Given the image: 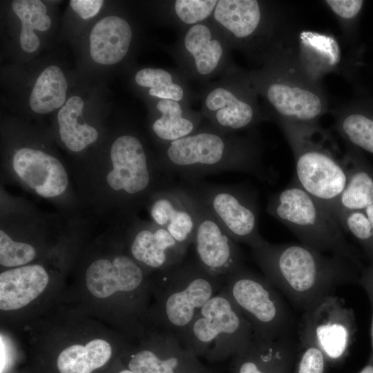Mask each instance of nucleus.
Listing matches in <instances>:
<instances>
[{
    "mask_svg": "<svg viewBox=\"0 0 373 373\" xmlns=\"http://www.w3.org/2000/svg\"><path fill=\"white\" fill-rule=\"evenodd\" d=\"M358 373H373V358Z\"/></svg>",
    "mask_w": 373,
    "mask_h": 373,
    "instance_id": "obj_41",
    "label": "nucleus"
},
{
    "mask_svg": "<svg viewBox=\"0 0 373 373\" xmlns=\"http://www.w3.org/2000/svg\"><path fill=\"white\" fill-rule=\"evenodd\" d=\"M236 354L237 373H293L296 347L290 336L267 341L254 333L249 343Z\"/></svg>",
    "mask_w": 373,
    "mask_h": 373,
    "instance_id": "obj_22",
    "label": "nucleus"
},
{
    "mask_svg": "<svg viewBox=\"0 0 373 373\" xmlns=\"http://www.w3.org/2000/svg\"><path fill=\"white\" fill-rule=\"evenodd\" d=\"M336 131L352 147L373 154V97H357L330 111Z\"/></svg>",
    "mask_w": 373,
    "mask_h": 373,
    "instance_id": "obj_24",
    "label": "nucleus"
},
{
    "mask_svg": "<svg viewBox=\"0 0 373 373\" xmlns=\"http://www.w3.org/2000/svg\"><path fill=\"white\" fill-rule=\"evenodd\" d=\"M202 115L209 127L230 134L267 120L249 73L236 69L208 85L200 96Z\"/></svg>",
    "mask_w": 373,
    "mask_h": 373,
    "instance_id": "obj_11",
    "label": "nucleus"
},
{
    "mask_svg": "<svg viewBox=\"0 0 373 373\" xmlns=\"http://www.w3.org/2000/svg\"><path fill=\"white\" fill-rule=\"evenodd\" d=\"M230 46L207 21L187 28L175 48V57L188 77L206 82L236 69L231 63Z\"/></svg>",
    "mask_w": 373,
    "mask_h": 373,
    "instance_id": "obj_15",
    "label": "nucleus"
},
{
    "mask_svg": "<svg viewBox=\"0 0 373 373\" xmlns=\"http://www.w3.org/2000/svg\"><path fill=\"white\" fill-rule=\"evenodd\" d=\"M49 276L41 265H26L0 274V309H21L35 300L46 288Z\"/></svg>",
    "mask_w": 373,
    "mask_h": 373,
    "instance_id": "obj_23",
    "label": "nucleus"
},
{
    "mask_svg": "<svg viewBox=\"0 0 373 373\" xmlns=\"http://www.w3.org/2000/svg\"><path fill=\"white\" fill-rule=\"evenodd\" d=\"M347 183L338 200L329 209L337 218L343 213L365 209L373 203V178L367 171L355 166L351 149L343 155Z\"/></svg>",
    "mask_w": 373,
    "mask_h": 373,
    "instance_id": "obj_27",
    "label": "nucleus"
},
{
    "mask_svg": "<svg viewBox=\"0 0 373 373\" xmlns=\"http://www.w3.org/2000/svg\"><path fill=\"white\" fill-rule=\"evenodd\" d=\"M277 124L293 153L294 182L329 211L347 183L343 155L336 143L318 122Z\"/></svg>",
    "mask_w": 373,
    "mask_h": 373,
    "instance_id": "obj_5",
    "label": "nucleus"
},
{
    "mask_svg": "<svg viewBox=\"0 0 373 373\" xmlns=\"http://www.w3.org/2000/svg\"><path fill=\"white\" fill-rule=\"evenodd\" d=\"M264 276L303 312L310 309L352 278L345 258L325 255L300 244H273L251 249Z\"/></svg>",
    "mask_w": 373,
    "mask_h": 373,
    "instance_id": "obj_1",
    "label": "nucleus"
},
{
    "mask_svg": "<svg viewBox=\"0 0 373 373\" xmlns=\"http://www.w3.org/2000/svg\"><path fill=\"white\" fill-rule=\"evenodd\" d=\"M267 211L285 224L302 244L322 253L354 258L352 247L336 218L294 182L269 198Z\"/></svg>",
    "mask_w": 373,
    "mask_h": 373,
    "instance_id": "obj_8",
    "label": "nucleus"
},
{
    "mask_svg": "<svg viewBox=\"0 0 373 373\" xmlns=\"http://www.w3.org/2000/svg\"><path fill=\"white\" fill-rule=\"evenodd\" d=\"M152 286L156 303L151 316L160 332L178 338L224 285L223 280L205 270L196 260L158 271Z\"/></svg>",
    "mask_w": 373,
    "mask_h": 373,
    "instance_id": "obj_7",
    "label": "nucleus"
},
{
    "mask_svg": "<svg viewBox=\"0 0 373 373\" xmlns=\"http://www.w3.org/2000/svg\"><path fill=\"white\" fill-rule=\"evenodd\" d=\"M354 333L352 311L343 300L330 295L304 312L299 329L300 343L316 345L328 363H337L346 356Z\"/></svg>",
    "mask_w": 373,
    "mask_h": 373,
    "instance_id": "obj_14",
    "label": "nucleus"
},
{
    "mask_svg": "<svg viewBox=\"0 0 373 373\" xmlns=\"http://www.w3.org/2000/svg\"><path fill=\"white\" fill-rule=\"evenodd\" d=\"M112 355V347L106 340L95 338L86 345L74 344L63 350L57 366L60 373H91L105 365Z\"/></svg>",
    "mask_w": 373,
    "mask_h": 373,
    "instance_id": "obj_29",
    "label": "nucleus"
},
{
    "mask_svg": "<svg viewBox=\"0 0 373 373\" xmlns=\"http://www.w3.org/2000/svg\"><path fill=\"white\" fill-rule=\"evenodd\" d=\"M119 373H133L130 370H124L120 371Z\"/></svg>",
    "mask_w": 373,
    "mask_h": 373,
    "instance_id": "obj_42",
    "label": "nucleus"
},
{
    "mask_svg": "<svg viewBox=\"0 0 373 373\" xmlns=\"http://www.w3.org/2000/svg\"><path fill=\"white\" fill-rule=\"evenodd\" d=\"M289 48L303 72L318 82L321 83L325 75L340 69L342 52L332 35L310 30L296 32Z\"/></svg>",
    "mask_w": 373,
    "mask_h": 373,
    "instance_id": "obj_20",
    "label": "nucleus"
},
{
    "mask_svg": "<svg viewBox=\"0 0 373 373\" xmlns=\"http://www.w3.org/2000/svg\"><path fill=\"white\" fill-rule=\"evenodd\" d=\"M300 352L293 373H325L327 359L324 352L312 343H300Z\"/></svg>",
    "mask_w": 373,
    "mask_h": 373,
    "instance_id": "obj_36",
    "label": "nucleus"
},
{
    "mask_svg": "<svg viewBox=\"0 0 373 373\" xmlns=\"http://www.w3.org/2000/svg\"><path fill=\"white\" fill-rule=\"evenodd\" d=\"M158 115L153 120L151 130L162 145L184 137L196 131L201 116L184 104L172 99H158L156 105Z\"/></svg>",
    "mask_w": 373,
    "mask_h": 373,
    "instance_id": "obj_26",
    "label": "nucleus"
},
{
    "mask_svg": "<svg viewBox=\"0 0 373 373\" xmlns=\"http://www.w3.org/2000/svg\"><path fill=\"white\" fill-rule=\"evenodd\" d=\"M217 0H175L172 4L175 19L188 27L211 18Z\"/></svg>",
    "mask_w": 373,
    "mask_h": 373,
    "instance_id": "obj_35",
    "label": "nucleus"
},
{
    "mask_svg": "<svg viewBox=\"0 0 373 373\" xmlns=\"http://www.w3.org/2000/svg\"><path fill=\"white\" fill-rule=\"evenodd\" d=\"M179 183L195 218L192 243L195 260L209 273L223 280L244 265L243 253L205 204L183 182Z\"/></svg>",
    "mask_w": 373,
    "mask_h": 373,
    "instance_id": "obj_13",
    "label": "nucleus"
},
{
    "mask_svg": "<svg viewBox=\"0 0 373 373\" xmlns=\"http://www.w3.org/2000/svg\"><path fill=\"white\" fill-rule=\"evenodd\" d=\"M12 8L22 25L19 36L21 48L27 52L35 51L40 41L34 30L46 31L51 26L46 6L39 0H15L12 3Z\"/></svg>",
    "mask_w": 373,
    "mask_h": 373,
    "instance_id": "obj_31",
    "label": "nucleus"
},
{
    "mask_svg": "<svg viewBox=\"0 0 373 373\" xmlns=\"http://www.w3.org/2000/svg\"><path fill=\"white\" fill-rule=\"evenodd\" d=\"M223 283L254 333L267 341L289 336L291 315L276 287L265 276L242 265L225 276Z\"/></svg>",
    "mask_w": 373,
    "mask_h": 373,
    "instance_id": "obj_10",
    "label": "nucleus"
},
{
    "mask_svg": "<svg viewBox=\"0 0 373 373\" xmlns=\"http://www.w3.org/2000/svg\"><path fill=\"white\" fill-rule=\"evenodd\" d=\"M108 169H104L102 183L108 196L127 222L152 193L173 182V178L162 168L157 157H150L141 140L123 134L113 142Z\"/></svg>",
    "mask_w": 373,
    "mask_h": 373,
    "instance_id": "obj_6",
    "label": "nucleus"
},
{
    "mask_svg": "<svg viewBox=\"0 0 373 373\" xmlns=\"http://www.w3.org/2000/svg\"><path fill=\"white\" fill-rule=\"evenodd\" d=\"M180 181L205 204L237 243L251 249L266 243L259 232L258 201L254 191L238 184H212L202 180Z\"/></svg>",
    "mask_w": 373,
    "mask_h": 373,
    "instance_id": "obj_12",
    "label": "nucleus"
},
{
    "mask_svg": "<svg viewBox=\"0 0 373 373\" xmlns=\"http://www.w3.org/2000/svg\"><path fill=\"white\" fill-rule=\"evenodd\" d=\"M129 256L144 269L161 271L184 259L187 249L164 228L134 218L126 227Z\"/></svg>",
    "mask_w": 373,
    "mask_h": 373,
    "instance_id": "obj_17",
    "label": "nucleus"
},
{
    "mask_svg": "<svg viewBox=\"0 0 373 373\" xmlns=\"http://www.w3.org/2000/svg\"><path fill=\"white\" fill-rule=\"evenodd\" d=\"M146 271L128 254L117 253L93 260L85 273L90 293L99 298L118 294L144 306L147 289Z\"/></svg>",
    "mask_w": 373,
    "mask_h": 373,
    "instance_id": "obj_16",
    "label": "nucleus"
},
{
    "mask_svg": "<svg viewBox=\"0 0 373 373\" xmlns=\"http://www.w3.org/2000/svg\"><path fill=\"white\" fill-rule=\"evenodd\" d=\"M253 335L249 323L223 289L203 305L178 338L193 354L220 356L238 354Z\"/></svg>",
    "mask_w": 373,
    "mask_h": 373,
    "instance_id": "obj_9",
    "label": "nucleus"
},
{
    "mask_svg": "<svg viewBox=\"0 0 373 373\" xmlns=\"http://www.w3.org/2000/svg\"><path fill=\"white\" fill-rule=\"evenodd\" d=\"M365 214L369 220L372 228V234L373 237V203L365 209Z\"/></svg>",
    "mask_w": 373,
    "mask_h": 373,
    "instance_id": "obj_40",
    "label": "nucleus"
},
{
    "mask_svg": "<svg viewBox=\"0 0 373 373\" xmlns=\"http://www.w3.org/2000/svg\"><path fill=\"white\" fill-rule=\"evenodd\" d=\"M67 82L62 70L56 66L47 67L36 80L30 96V108L46 114L62 107L66 103Z\"/></svg>",
    "mask_w": 373,
    "mask_h": 373,
    "instance_id": "obj_30",
    "label": "nucleus"
},
{
    "mask_svg": "<svg viewBox=\"0 0 373 373\" xmlns=\"http://www.w3.org/2000/svg\"><path fill=\"white\" fill-rule=\"evenodd\" d=\"M37 256L31 244L13 239L4 229L0 230V264L6 267L26 265Z\"/></svg>",
    "mask_w": 373,
    "mask_h": 373,
    "instance_id": "obj_34",
    "label": "nucleus"
},
{
    "mask_svg": "<svg viewBox=\"0 0 373 373\" xmlns=\"http://www.w3.org/2000/svg\"><path fill=\"white\" fill-rule=\"evenodd\" d=\"M135 81L138 86L148 88V94L151 97L186 102V86L177 75L169 70L144 68L137 72Z\"/></svg>",
    "mask_w": 373,
    "mask_h": 373,
    "instance_id": "obj_32",
    "label": "nucleus"
},
{
    "mask_svg": "<svg viewBox=\"0 0 373 373\" xmlns=\"http://www.w3.org/2000/svg\"><path fill=\"white\" fill-rule=\"evenodd\" d=\"M144 342L131 356L128 366L133 373H178L184 362L193 361V353L173 334L160 332Z\"/></svg>",
    "mask_w": 373,
    "mask_h": 373,
    "instance_id": "obj_21",
    "label": "nucleus"
},
{
    "mask_svg": "<svg viewBox=\"0 0 373 373\" xmlns=\"http://www.w3.org/2000/svg\"><path fill=\"white\" fill-rule=\"evenodd\" d=\"M337 221L342 229L348 231L358 240L367 243L372 242V228L365 213L360 210L345 212Z\"/></svg>",
    "mask_w": 373,
    "mask_h": 373,
    "instance_id": "obj_37",
    "label": "nucleus"
},
{
    "mask_svg": "<svg viewBox=\"0 0 373 373\" xmlns=\"http://www.w3.org/2000/svg\"><path fill=\"white\" fill-rule=\"evenodd\" d=\"M210 19L231 48L262 65L296 32L286 9L262 1L219 0Z\"/></svg>",
    "mask_w": 373,
    "mask_h": 373,
    "instance_id": "obj_4",
    "label": "nucleus"
},
{
    "mask_svg": "<svg viewBox=\"0 0 373 373\" xmlns=\"http://www.w3.org/2000/svg\"><path fill=\"white\" fill-rule=\"evenodd\" d=\"M249 76L269 120L318 123L330 111L322 84L303 72L289 46L270 57L260 69L249 72Z\"/></svg>",
    "mask_w": 373,
    "mask_h": 373,
    "instance_id": "obj_3",
    "label": "nucleus"
},
{
    "mask_svg": "<svg viewBox=\"0 0 373 373\" xmlns=\"http://www.w3.org/2000/svg\"><path fill=\"white\" fill-rule=\"evenodd\" d=\"M151 222L166 229L184 248L193 243L195 218L179 182H173L151 195L146 205Z\"/></svg>",
    "mask_w": 373,
    "mask_h": 373,
    "instance_id": "obj_19",
    "label": "nucleus"
},
{
    "mask_svg": "<svg viewBox=\"0 0 373 373\" xmlns=\"http://www.w3.org/2000/svg\"><path fill=\"white\" fill-rule=\"evenodd\" d=\"M84 101L79 96L70 97L57 114L59 133L65 146L73 152H80L98 137L95 128L82 119Z\"/></svg>",
    "mask_w": 373,
    "mask_h": 373,
    "instance_id": "obj_28",
    "label": "nucleus"
},
{
    "mask_svg": "<svg viewBox=\"0 0 373 373\" xmlns=\"http://www.w3.org/2000/svg\"><path fill=\"white\" fill-rule=\"evenodd\" d=\"M157 159L169 175L182 181L200 180L224 171L249 173L262 181L271 176L254 134H226L209 126L162 145Z\"/></svg>",
    "mask_w": 373,
    "mask_h": 373,
    "instance_id": "obj_2",
    "label": "nucleus"
},
{
    "mask_svg": "<svg viewBox=\"0 0 373 373\" xmlns=\"http://www.w3.org/2000/svg\"><path fill=\"white\" fill-rule=\"evenodd\" d=\"M102 0H71V8L82 19H87L96 15L103 5Z\"/></svg>",
    "mask_w": 373,
    "mask_h": 373,
    "instance_id": "obj_38",
    "label": "nucleus"
},
{
    "mask_svg": "<svg viewBox=\"0 0 373 373\" xmlns=\"http://www.w3.org/2000/svg\"><path fill=\"white\" fill-rule=\"evenodd\" d=\"M334 15L345 38L354 41L358 37V25L365 2L362 0H326L323 1Z\"/></svg>",
    "mask_w": 373,
    "mask_h": 373,
    "instance_id": "obj_33",
    "label": "nucleus"
},
{
    "mask_svg": "<svg viewBox=\"0 0 373 373\" xmlns=\"http://www.w3.org/2000/svg\"><path fill=\"white\" fill-rule=\"evenodd\" d=\"M132 39L130 24L117 16L100 19L90 34V54L97 64L112 65L127 54Z\"/></svg>",
    "mask_w": 373,
    "mask_h": 373,
    "instance_id": "obj_25",
    "label": "nucleus"
},
{
    "mask_svg": "<svg viewBox=\"0 0 373 373\" xmlns=\"http://www.w3.org/2000/svg\"><path fill=\"white\" fill-rule=\"evenodd\" d=\"M365 287H367L368 292H370L371 298H373V281L366 283L365 285ZM371 339H372V348H373V312H372V325H371Z\"/></svg>",
    "mask_w": 373,
    "mask_h": 373,
    "instance_id": "obj_39",
    "label": "nucleus"
},
{
    "mask_svg": "<svg viewBox=\"0 0 373 373\" xmlns=\"http://www.w3.org/2000/svg\"><path fill=\"white\" fill-rule=\"evenodd\" d=\"M12 171L19 182L46 199L63 196L69 188V176L62 162L41 150L21 147L12 158Z\"/></svg>",
    "mask_w": 373,
    "mask_h": 373,
    "instance_id": "obj_18",
    "label": "nucleus"
}]
</instances>
